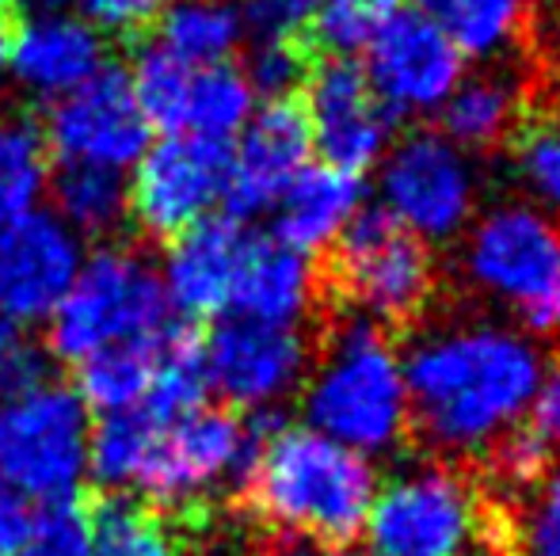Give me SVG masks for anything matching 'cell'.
<instances>
[{"label":"cell","mask_w":560,"mask_h":556,"mask_svg":"<svg viewBox=\"0 0 560 556\" xmlns=\"http://www.w3.org/2000/svg\"><path fill=\"white\" fill-rule=\"evenodd\" d=\"M439 111H443L439 134L454 141L462 153L465 149L488 153V149L515 141L523 119L530 115V88L515 69L488 61L480 73L457 81V88Z\"/></svg>","instance_id":"obj_22"},{"label":"cell","mask_w":560,"mask_h":556,"mask_svg":"<svg viewBox=\"0 0 560 556\" xmlns=\"http://www.w3.org/2000/svg\"><path fill=\"white\" fill-rule=\"evenodd\" d=\"M50 317V351L73 366L112 343L149 340L172 324L164 282L122 248H104L81 263Z\"/></svg>","instance_id":"obj_5"},{"label":"cell","mask_w":560,"mask_h":556,"mask_svg":"<svg viewBox=\"0 0 560 556\" xmlns=\"http://www.w3.org/2000/svg\"><path fill=\"white\" fill-rule=\"evenodd\" d=\"M408 423L443 453H480L518 427L541 386V355L500 324L446 328L408 351Z\"/></svg>","instance_id":"obj_1"},{"label":"cell","mask_w":560,"mask_h":556,"mask_svg":"<svg viewBox=\"0 0 560 556\" xmlns=\"http://www.w3.org/2000/svg\"><path fill=\"white\" fill-rule=\"evenodd\" d=\"M400 0H320L305 38L320 58H351L366 50L374 31L389 20Z\"/></svg>","instance_id":"obj_32"},{"label":"cell","mask_w":560,"mask_h":556,"mask_svg":"<svg viewBox=\"0 0 560 556\" xmlns=\"http://www.w3.org/2000/svg\"><path fill=\"white\" fill-rule=\"evenodd\" d=\"M362 202H366L362 176L328 168V164L317 168L305 164L275 202V240L294 248L298 256L332 248V240L359 214Z\"/></svg>","instance_id":"obj_20"},{"label":"cell","mask_w":560,"mask_h":556,"mask_svg":"<svg viewBox=\"0 0 560 556\" xmlns=\"http://www.w3.org/2000/svg\"><path fill=\"white\" fill-rule=\"evenodd\" d=\"M320 54L313 50V43L305 35L267 38V43L252 46L248 58H244V81H248L252 92H259L267 99H290L302 96Z\"/></svg>","instance_id":"obj_33"},{"label":"cell","mask_w":560,"mask_h":556,"mask_svg":"<svg viewBox=\"0 0 560 556\" xmlns=\"http://www.w3.org/2000/svg\"><path fill=\"white\" fill-rule=\"evenodd\" d=\"M428 15L446 31L462 58L485 61H495L503 46L530 27L526 0H435Z\"/></svg>","instance_id":"obj_26"},{"label":"cell","mask_w":560,"mask_h":556,"mask_svg":"<svg viewBox=\"0 0 560 556\" xmlns=\"http://www.w3.org/2000/svg\"><path fill=\"white\" fill-rule=\"evenodd\" d=\"M81 271V245L54 214H27L0 229V317L38 320Z\"/></svg>","instance_id":"obj_17"},{"label":"cell","mask_w":560,"mask_h":556,"mask_svg":"<svg viewBox=\"0 0 560 556\" xmlns=\"http://www.w3.org/2000/svg\"><path fill=\"white\" fill-rule=\"evenodd\" d=\"M46 171H50V149L43 127L15 115L0 119V229L35 214Z\"/></svg>","instance_id":"obj_27"},{"label":"cell","mask_w":560,"mask_h":556,"mask_svg":"<svg viewBox=\"0 0 560 556\" xmlns=\"http://www.w3.org/2000/svg\"><path fill=\"white\" fill-rule=\"evenodd\" d=\"M282 556H370V553H359V549H351V545H313V542H305V545L287 549Z\"/></svg>","instance_id":"obj_42"},{"label":"cell","mask_w":560,"mask_h":556,"mask_svg":"<svg viewBox=\"0 0 560 556\" xmlns=\"http://www.w3.org/2000/svg\"><path fill=\"white\" fill-rule=\"evenodd\" d=\"M328 286L382 328L412 324L431 301L435 263L420 237L385 206H366L332 240Z\"/></svg>","instance_id":"obj_6"},{"label":"cell","mask_w":560,"mask_h":556,"mask_svg":"<svg viewBox=\"0 0 560 556\" xmlns=\"http://www.w3.org/2000/svg\"><path fill=\"white\" fill-rule=\"evenodd\" d=\"M89 504V556H176L168 522L122 492Z\"/></svg>","instance_id":"obj_25"},{"label":"cell","mask_w":560,"mask_h":556,"mask_svg":"<svg viewBox=\"0 0 560 556\" xmlns=\"http://www.w3.org/2000/svg\"><path fill=\"white\" fill-rule=\"evenodd\" d=\"M275 427L282 423L267 412H252V419H241L225 409L202 404L156 435L133 488H145V496L164 507L199 499L222 481H236L241 488L259 446Z\"/></svg>","instance_id":"obj_8"},{"label":"cell","mask_w":560,"mask_h":556,"mask_svg":"<svg viewBox=\"0 0 560 556\" xmlns=\"http://www.w3.org/2000/svg\"><path fill=\"white\" fill-rule=\"evenodd\" d=\"M374 492L370 458L313 427H275L241 484L259 519L313 545H351L366 527Z\"/></svg>","instance_id":"obj_2"},{"label":"cell","mask_w":560,"mask_h":556,"mask_svg":"<svg viewBox=\"0 0 560 556\" xmlns=\"http://www.w3.org/2000/svg\"><path fill=\"white\" fill-rule=\"evenodd\" d=\"M164 427L168 423H161L141 404L100 419V427L89 435V469L96 473L100 488H133Z\"/></svg>","instance_id":"obj_28"},{"label":"cell","mask_w":560,"mask_h":556,"mask_svg":"<svg viewBox=\"0 0 560 556\" xmlns=\"http://www.w3.org/2000/svg\"><path fill=\"white\" fill-rule=\"evenodd\" d=\"M317 4L320 0H244L241 23L256 35V43H267V38H294L310 31Z\"/></svg>","instance_id":"obj_36"},{"label":"cell","mask_w":560,"mask_h":556,"mask_svg":"<svg viewBox=\"0 0 560 556\" xmlns=\"http://www.w3.org/2000/svg\"><path fill=\"white\" fill-rule=\"evenodd\" d=\"M465 271L526 332L560 335V225L546 210L526 202L488 210L465 240Z\"/></svg>","instance_id":"obj_4"},{"label":"cell","mask_w":560,"mask_h":556,"mask_svg":"<svg viewBox=\"0 0 560 556\" xmlns=\"http://www.w3.org/2000/svg\"><path fill=\"white\" fill-rule=\"evenodd\" d=\"M469 556H518V553H511L503 537H492V534H488V537H485V549H472Z\"/></svg>","instance_id":"obj_44"},{"label":"cell","mask_w":560,"mask_h":556,"mask_svg":"<svg viewBox=\"0 0 560 556\" xmlns=\"http://www.w3.org/2000/svg\"><path fill=\"white\" fill-rule=\"evenodd\" d=\"M31 522H35V511H31L27 496H20L12 484L0 481V556L23 553L31 537Z\"/></svg>","instance_id":"obj_40"},{"label":"cell","mask_w":560,"mask_h":556,"mask_svg":"<svg viewBox=\"0 0 560 556\" xmlns=\"http://www.w3.org/2000/svg\"><path fill=\"white\" fill-rule=\"evenodd\" d=\"M362 73L393 115H423L439 111L457 88L462 54L428 12L397 4L366 43Z\"/></svg>","instance_id":"obj_12"},{"label":"cell","mask_w":560,"mask_h":556,"mask_svg":"<svg viewBox=\"0 0 560 556\" xmlns=\"http://www.w3.org/2000/svg\"><path fill=\"white\" fill-rule=\"evenodd\" d=\"M50 381V370H46V355L27 343H15L4 358H0V393L15 397H27L35 393L38 386Z\"/></svg>","instance_id":"obj_39"},{"label":"cell","mask_w":560,"mask_h":556,"mask_svg":"<svg viewBox=\"0 0 560 556\" xmlns=\"http://www.w3.org/2000/svg\"><path fill=\"white\" fill-rule=\"evenodd\" d=\"M164 332L149 335V340L112 343V347L81 358L77 363V397L84 404H92V409H100L104 416L141 404L149 386H153L156 363H161Z\"/></svg>","instance_id":"obj_23"},{"label":"cell","mask_w":560,"mask_h":556,"mask_svg":"<svg viewBox=\"0 0 560 556\" xmlns=\"http://www.w3.org/2000/svg\"><path fill=\"white\" fill-rule=\"evenodd\" d=\"M518 556H560V469L541 481L538 507L526 527V553Z\"/></svg>","instance_id":"obj_37"},{"label":"cell","mask_w":560,"mask_h":556,"mask_svg":"<svg viewBox=\"0 0 560 556\" xmlns=\"http://www.w3.org/2000/svg\"><path fill=\"white\" fill-rule=\"evenodd\" d=\"M149 130L153 127L133 99L130 76L118 66H104L81 88L66 92L43 122L46 149L61 161L115 171L145 156Z\"/></svg>","instance_id":"obj_13"},{"label":"cell","mask_w":560,"mask_h":556,"mask_svg":"<svg viewBox=\"0 0 560 556\" xmlns=\"http://www.w3.org/2000/svg\"><path fill=\"white\" fill-rule=\"evenodd\" d=\"M84 8L89 20H96L100 27H112L118 31L122 38H138V35H149L153 20L145 15L141 0H77Z\"/></svg>","instance_id":"obj_41"},{"label":"cell","mask_w":560,"mask_h":556,"mask_svg":"<svg viewBox=\"0 0 560 556\" xmlns=\"http://www.w3.org/2000/svg\"><path fill=\"white\" fill-rule=\"evenodd\" d=\"M15 343H20V340H15V328H12V320H4V317H0V358H4L8 351L15 347Z\"/></svg>","instance_id":"obj_45"},{"label":"cell","mask_w":560,"mask_h":556,"mask_svg":"<svg viewBox=\"0 0 560 556\" xmlns=\"http://www.w3.org/2000/svg\"><path fill=\"white\" fill-rule=\"evenodd\" d=\"M515 161L526 187L541 202L560 210V119H534V115H526L515 134Z\"/></svg>","instance_id":"obj_34"},{"label":"cell","mask_w":560,"mask_h":556,"mask_svg":"<svg viewBox=\"0 0 560 556\" xmlns=\"http://www.w3.org/2000/svg\"><path fill=\"white\" fill-rule=\"evenodd\" d=\"M20 556H89V504L77 496L46 499Z\"/></svg>","instance_id":"obj_35"},{"label":"cell","mask_w":560,"mask_h":556,"mask_svg":"<svg viewBox=\"0 0 560 556\" xmlns=\"http://www.w3.org/2000/svg\"><path fill=\"white\" fill-rule=\"evenodd\" d=\"M526 430L546 446L549 453H560V358L553 370L541 374V386L526 409Z\"/></svg>","instance_id":"obj_38"},{"label":"cell","mask_w":560,"mask_h":556,"mask_svg":"<svg viewBox=\"0 0 560 556\" xmlns=\"http://www.w3.org/2000/svg\"><path fill=\"white\" fill-rule=\"evenodd\" d=\"M477 179L465 153L439 130H412L389 149L382 168V206L412 237L450 240L469 225Z\"/></svg>","instance_id":"obj_10"},{"label":"cell","mask_w":560,"mask_h":556,"mask_svg":"<svg viewBox=\"0 0 560 556\" xmlns=\"http://www.w3.org/2000/svg\"><path fill=\"white\" fill-rule=\"evenodd\" d=\"M133 58L130 88L138 99L149 127H161L164 134H184L187 88H191V69L179 58H172L161 43H149V35L126 38Z\"/></svg>","instance_id":"obj_30"},{"label":"cell","mask_w":560,"mask_h":556,"mask_svg":"<svg viewBox=\"0 0 560 556\" xmlns=\"http://www.w3.org/2000/svg\"><path fill=\"white\" fill-rule=\"evenodd\" d=\"M20 8V15L27 20V12H38V15H54V8L66 4V0H12Z\"/></svg>","instance_id":"obj_43"},{"label":"cell","mask_w":560,"mask_h":556,"mask_svg":"<svg viewBox=\"0 0 560 556\" xmlns=\"http://www.w3.org/2000/svg\"><path fill=\"white\" fill-rule=\"evenodd\" d=\"M305 419L317 435L362 458L393 450L405 438V366L382 324L354 312L328 335L320 370L305 389Z\"/></svg>","instance_id":"obj_3"},{"label":"cell","mask_w":560,"mask_h":556,"mask_svg":"<svg viewBox=\"0 0 560 556\" xmlns=\"http://www.w3.org/2000/svg\"><path fill=\"white\" fill-rule=\"evenodd\" d=\"M313 145L328 168L362 176L393 138L397 115L374 96L366 73L354 58H320L305 84Z\"/></svg>","instance_id":"obj_15"},{"label":"cell","mask_w":560,"mask_h":556,"mask_svg":"<svg viewBox=\"0 0 560 556\" xmlns=\"http://www.w3.org/2000/svg\"><path fill=\"white\" fill-rule=\"evenodd\" d=\"M8 61L23 88L66 96L104 69V38L69 15H31L15 27Z\"/></svg>","instance_id":"obj_19"},{"label":"cell","mask_w":560,"mask_h":556,"mask_svg":"<svg viewBox=\"0 0 560 556\" xmlns=\"http://www.w3.org/2000/svg\"><path fill=\"white\" fill-rule=\"evenodd\" d=\"M248 111H252V88L241 69L222 61V66H202L199 73H191L184 134L229 141L248 122Z\"/></svg>","instance_id":"obj_31"},{"label":"cell","mask_w":560,"mask_h":556,"mask_svg":"<svg viewBox=\"0 0 560 556\" xmlns=\"http://www.w3.org/2000/svg\"><path fill=\"white\" fill-rule=\"evenodd\" d=\"M156 35L184 66H222L241 43L244 23L229 0H176L156 15Z\"/></svg>","instance_id":"obj_24"},{"label":"cell","mask_w":560,"mask_h":556,"mask_svg":"<svg viewBox=\"0 0 560 556\" xmlns=\"http://www.w3.org/2000/svg\"><path fill=\"white\" fill-rule=\"evenodd\" d=\"M202 366L225 404L264 412L302 386L310 343L298 328L229 317L202 340Z\"/></svg>","instance_id":"obj_14"},{"label":"cell","mask_w":560,"mask_h":556,"mask_svg":"<svg viewBox=\"0 0 560 556\" xmlns=\"http://www.w3.org/2000/svg\"><path fill=\"white\" fill-rule=\"evenodd\" d=\"M310 260L275 237H248L229 289V317L259 320V324L294 328L313 301Z\"/></svg>","instance_id":"obj_21"},{"label":"cell","mask_w":560,"mask_h":556,"mask_svg":"<svg viewBox=\"0 0 560 556\" xmlns=\"http://www.w3.org/2000/svg\"><path fill=\"white\" fill-rule=\"evenodd\" d=\"M54 202L69 229L104 237L126 214V184L122 171L100 168V164H73L66 161L54 176Z\"/></svg>","instance_id":"obj_29"},{"label":"cell","mask_w":560,"mask_h":556,"mask_svg":"<svg viewBox=\"0 0 560 556\" xmlns=\"http://www.w3.org/2000/svg\"><path fill=\"white\" fill-rule=\"evenodd\" d=\"M248 237L252 233L225 214L202 217L187 233H179L164 268V294L172 309H179L187 320L222 312Z\"/></svg>","instance_id":"obj_18"},{"label":"cell","mask_w":560,"mask_h":556,"mask_svg":"<svg viewBox=\"0 0 560 556\" xmlns=\"http://www.w3.org/2000/svg\"><path fill=\"white\" fill-rule=\"evenodd\" d=\"M229 164L233 141L168 134L145 149L126 191V206L153 240H176L195 222L210 217V206L225 191Z\"/></svg>","instance_id":"obj_11"},{"label":"cell","mask_w":560,"mask_h":556,"mask_svg":"<svg viewBox=\"0 0 560 556\" xmlns=\"http://www.w3.org/2000/svg\"><path fill=\"white\" fill-rule=\"evenodd\" d=\"M313 134L310 115H305L302 96L290 99H267L264 111L244 122L241 145L233 149L225 179V217L248 222L279 202L287 184L305 168Z\"/></svg>","instance_id":"obj_16"},{"label":"cell","mask_w":560,"mask_h":556,"mask_svg":"<svg viewBox=\"0 0 560 556\" xmlns=\"http://www.w3.org/2000/svg\"><path fill=\"white\" fill-rule=\"evenodd\" d=\"M89 404L66 386H38L0 416V481L20 496L66 499L89 469Z\"/></svg>","instance_id":"obj_9"},{"label":"cell","mask_w":560,"mask_h":556,"mask_svg":"<svg viewBox=\"0 0 560 556\" xmlns=\"http://www.w3.org/2000/svg\"><path fill=\"white\" fill-rule=\"evenodd\" d=\"M362 530L370 556H469L488 522L469 481L446 465H420L374 492Z\"/></svg>","instance_id":"obj_7"}]
</instances>
